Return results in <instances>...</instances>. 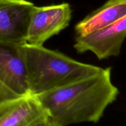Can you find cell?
Masks as SVG:
<instances>
[{
	"label": "cell",
	"mask_w": 126,
	"mask_h": 126,
	"mask_svg": "<svg viewBox=\"0 0 126 126\" xmlns=\"http://www.w3.org/2000/svg\"><path fill=\"white\" fill-rule=\"evenodd\" d=\"M119 90L111 81V68L98 73L37 97L47 114L59 126L97 123L117 99Z\"/></svg>",
	"instance_id": "cell-1"
},
{
	"label": "cell",
	"mask_w": 126,
	"mask_h": 126,
	"mask_svg": "<svg viewBox=\"0 0 126 126\" xmlns=\"http://www.w3.org/2000/svg\"><path fill=\"white\" fill-rule=\"evenodd\" d=\"M30 95L38 96L85 78L102 67L80 62L43 46L22 45Z\"/></svg>",
	"instance_id": "cell-2"
},
{
	"label": "cell",
	"mask_w": 126,
	"mask_h": 126,
	"mask_svg": "<svg viewBox=\"0 0 126 126\" xmlns=\"http://www.w3.org/2000/svg\"><path fill=\"white\" fill-rule=\"evenodd\" d=\"M71 14V7L67 2L41 7L34 6L31 12L26 44L43 46L47 39L69 25Z\"/></svg>",
	"instance_id": "cell-3"
},
{
	"label": "cell",
	"mask_w": 126,
	"mask_h": 126,
	"mask_svg": "<svg viewBox=\"0 0 126 126\" xmlns=\"http://www.w3.org/2000/svg\"><path fill=\"white\" fill-rule=\"evenodd\" d=\"M126 38V16L114 23L84 36H76L74 48L78 53L91 51L99 60L120 54Z\"/></svg>",
	"instance_id": "cell-4"
},
{
	"label": "cell",
	"mask_w": 126,
	"mask_h": 126,
	"mask_svg": "<svg viewBox=\"0 0 126 126\" xmlns=\"http://www.w3.org/2000/svg\"><path fill=\"white\" fill-rule=\"evenodd\" d=\"M34 6L27 0H0V43L26 44Z\"/></svg>",
	"instance_id": "cell-5"
},
{
	"label": "cell",
	"mask_w": 126,
	"mask_h": 126,
	"mask_svg": "<svg viewBox=\"0 0 126 126\" xmlns=\"http://www.w3.org/2000/svg\"><path fill=\"white\" fill-rule=\"evenodd\" d=\"M22 46L0 43V82L19 96L30 95Z\"/></svg>",
	"instance_id": "cell-6"
},
{
	"label": "cell",
	"mask_w": 126,
	"mask_h": 126,
	"mask_svg": "<svg viewBox=\"0 0 126 126\" xmlns=\"http://www.w3.org/2000/svg\"><path fill=\"white\" fill-rule=\"evenodd\" d=\"M46 115L37 97L32 95L0 104V126H30Z\"/></svg>",
	"instance_id": "cell-7"
},
{
	"label": "cell",
	"mask_w": 126,
	"mask_h": 126,
	"mask_svg": "<svg viewBox=\"0 0 126 126\" xmlns=\"http://www.w3.org/2000/svg\"><path fill=\"white\" fill-rule=\"evenodd\" d=\"M126 16V0H108L75 27L76 36H84L105 28Z\"/></svg>",
	"instance_id": "cell-8"
},
{
	"label": "cell",
	"mask_w": 126,
	"mask_h": 126,
	"mask_svg": "<svg viewBox=\"0 0 126 126\" xmlns=\"http://www.w3.org/2000/svg\"><path fill=\"white\" fill-rule=\"evenodd\" d=\"M20 97L0 82V104L6 101Z\"/></svg>",
	"instance_id": "cell-9"
},
{
	"label": "cell",
	"mask_w": 126,
	"mask_h": 126,
	"mask_svg": "<svg viewBox=\"0 0 126 126\" xmlns=\"http://www.w3.org/2000/svg\"><path fill=\"white\" fill-rule=\"evenodd\" d=\"M30 126H59L48 115L45 116Z\"/></svg>",
	"instance_id": "cell-10"
}]
</instances>
